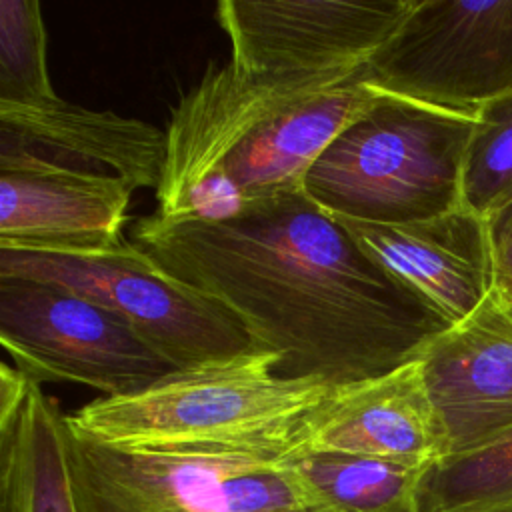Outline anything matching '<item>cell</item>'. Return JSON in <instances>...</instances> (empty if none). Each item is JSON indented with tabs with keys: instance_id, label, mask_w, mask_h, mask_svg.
I'll return each mask as SVG.
<instances>
[{
	"instance_id": "6da1fadb",
	"label": "cell",
	"mask_w": 512,
	"mask_h": 512,
	"mask_svg": "<svg viewBox=\"0 0 512 512\" xmlns=\"http://www.w3.org/2000/svg\"><path fill=\"white\" fill-rule=\"evenodd\" d=\"M130 242L170 278L230 308L286 378L346 386L380 376L452 328L304 188L224 218L154 212L134 220Z\"/></svg>"
},
{
	"instance_id": "7a4b0ae2",
	"label": "cell",
	"mask_w": 512,
	"mask_h": 512,
	"mask_svg": "<svg viewBox=\"0 0 512 512\" xmlns=\"http://www.w3.org/2000/svg\"><path fill=\"white\" fill-rule=\"evenodd\" d=\"M376 98L362 76L334 86L268 84L230 62L208 66L170 112L156 212L224 218L304 188L316 158Z\"/></svg>"
},
{
	"instance_id": "3957f363",
	"label": "cell",
	"mask_w": 512,
	"mask_h": 512,
	"mask_svg": "<svg viewBox=\"0 0 512 512\" xmlns=\"http://www.w3.org/2000/svg\"><path fill=\"white\" fill-rule=\"evenodd\" d=\"M274 352L250 350L176 370L124 396L66 414L70 430L124 450L290 456L308 418L338 386L286 378Z\"/></svg>"
},
{
	"instance_id": "277c9868",
	"label": "cell",
	"mask_w": 512,
	"mask_h": 512,
	"mask_svg": "<svg viewBox=\"0 0 512 512\" xmlns=\"http://www.w3.org/2000/svg\"><path fill=\"white\" fill-rule=\"evenodd\" d=\"M476 118L378 92L316 158L304 192L334 218L410 224L462 206Z\"/></svg>"
},
{
	"instance_id": "5b68a950",
	"label": "cell",
	"mask_w": 512,
	"mask_h": 512,
	"mask_svg": "<svg viewBox=\"0 0 512 512\" xmlns=\"http://www.w3.org/2000/svg\"><path fill=\"white\" fill-rule=\"evenodd\" d=\"M68 462L78 512H322L274 456L124 450L68 426Z\"/></svg>"
},
{
	"instance_id": "8992f818",
	"label": "cell",
	"mask_w": 512,
	"mask_h": 512,
	"mask_svg": "<svg viewBox=\"0 0 512 512\" xmlns=\"http://www.w3.org/2000/svg\"><path fill=\"white\" fill-rule=\"evenodd\" d=\"M0 276L56 282L102 304L174 370L256 350L230 308L164 274L130 240L98 254L0 250Z\"/></svg>"
},
{
	"instance_id": "52a82bcc",
	"label": "cell",
	"mask_w": 512,
	"mask_h": 512,
	"mask_svg": "<svg viewBox=\"0 0 512 512\" xmlns=\"http://www.w3.org/2000/svg\"><path fill=\"white\" fill-rule=\"evenodd\" d=\"M0 342L32 382H76L104 396L134 394L176 372L114 312L38 278L0 276Z\"/></svg>"
},
{
	"instance_id": "ba28073f",
	"label": "cell",
	"mask_w": 512,
	"mask_h": 512,
	"mask_svg": "<svg viewBox=\"0 0 512 512\" xmlns=\"http://www.w3.org/2000/svg\"><path fill=\"white\" fill-rule=\"evenodd\" d=\"M362 80L376 92L476 118L512 92V0H414Z\"/></svg>"
},
{
	"instance_id": "9c48e42d",
	"label": "cell",
	"mask_w": 512,
	"mask_h": 512,
	"mask_svg": "<svg viewBox=\"0 0 512 512\" xmlns=\"http://www.w3.org/2000/svg\"><path fill=\"white\" fill-rule=\"evenodd\" d=\"M414 0H222L230 64L268 84H342L362 76Z\"/></svg>"
},
{
	"instance_id": "30bf717a",
	"label": "cell",
	"mask_w": 512,
	"mask_h": 512,
	"mask_svg": "<svg viewBox=\"0 0 512 512\" xmlns=\"http://www.w3.org/2000/svg\"><path fill=\"white\" fill-rule=\"evenodd\" d=\"M132 188L0 134V250L98 254L122 242Z\"/></svg>"
},
{
	"instance_id": "8fae6325",
	"label": "cell",
	"mask_w": 512,
	"mask_h": 512,
	"mask_svg": "<svg viewBox=\"0 0 512 512\" xmlns=\"http://www.w3.org/2000/svg\"><path fill=\"white\" fill-rule=\"evenodd\" d=\"M418 360L448 456L482 448L512 430V298L506 292L494 288Z\"/></svg>"
},
{
	"instance_id": "7c38bea8",
	"label": "cell",
	"mask_w": 512,
	"mask_h": 512,
	"mask_svg": "<svg viewBox=\"0 0 512 512\" xmlns=\"http://www.w3.org/2000/svg\"><path fill=\"white\" fill-rule=\"evenodd\" d=\"M336 220L378 266L416 292L450 326L476 312L496 288L486 218L464 206L396 226Z\"/></svg>"
},
{
	"instance_id": "4fadbf2b",
	"label": "cell",
	"mask_w": 512,
	"mask_h": 512,
	"mask_svg": "<svg viewBox=\"0 0 512 512\" xmlns=\"http://www.w3.org/2000/svg\"><path fill=\"white\" fill-rule=\"evenodd\" d=\"M298 452H340L418 468L448 456L420 360L338 386L308 418Z\"/></svg>"
},
{
	"instance_id": "5bb4252c",
	"label": "cell",
	"mask_w": 512,
	"mask_h": 512,
	"mask_svg": "<svg viewBox=\"0 0 512 512\" xmlns=\"http://www.w3.org/2000/svg\"><path fill=\"white\" fill-rule=\"evenodd\" d=\"M0 134L34 150L66 152L106 164L132 190L158 188L166 158V134L150 122L108 110H90L58 94L38 102H0Z\"/></svg>"
},
{
	"instance_id": "9a60e30c",
	"label": "cell",
	"mask_w": 512,
	"mask_h": 512,
	"mask_svg": "<svg viewBox=\"0 0 512 512\" xmlns=\"http://www.w3.org/2000/svg\"><path fill=\"white\" fill-rule=\"evenodd\" d=\"M0 494L2 512H78L66 414L36 382L0 418Z\"/></svg>"
},
{
	"instance_id": "2e32d148",
	"label": "cell",
	"mask_w": 512,
	"mask_h": 512,
	"mask_svg": "<svg viewBox=\"0 0 512 512\" xmlns=\"http://www.w3.org/2000/svg\"><path fill=\"white\" fill-rule=\"evenodd\" d=\"M284 460L322 512H418L428 470L340 452H298Z\"/></svg>"
},
{
	"instance_id": "e0dca14e",
	"label": "cell",
	"mask_w": 512,
	"mask_h": 512,
	"mask_svg": "<svg viewBox=\"0 0 512 512\" xmlns=\"http://www.w3.org/2000/svg\"><path fill=\"white\" fill-rule=\"evenodd\" d=\"M418 512H512V430L432 464L420 480Z\"/></svg>"
},
{
	"instance_id": "ac0fdd59",
	"label": "cell",
	"mask_w": 512,
	"mask_h": 512,
	"mask_svg": "<svg viewBox=\"0 0 512 512\" xmlns=\"http://www.w3.org/2000/svg\"><path fill=\"white\" fill-rule=\"evenodd\" d=\"M512 198V92L484 104L466 148L462 206L482 218Z\"/></svg>"
},
{
	"instance_id": "d6986e66",
	"label": "cell",
	"mask_w": 512,
	"mask_h": 512,
	"mask_svg": "<svg viewBox=\"0 0 512 512\" xmlns=\"http://www.w3.org/2000/svg\"><path fill=\"white\" fill-rule=\"evenodd\" d=\"M52 96L40 4L0 0V102L26 104Z\"/></svg>"
},
{
	"instance_id": "ffe728a7",
	"label": "cell",
	"mask_w": 512,
	"mask_h": 512,
	"mask_svg": "<svg viewBox=\"0 0 512 512\" xmlns=\"http://www.w3.org/2000/svg\"><path fill=\"white\" fill-rule=\"evenodd\" d=\"M486 224L494 256L496 288L512 292V198L496 208L486 218Z\"/></svg>"
},
{
	"instance_id": "44dd1931",
	"label": "cell",
	"mask_w": 512,
	"mask_h": 512,
	"mask_svg": "<svg viewBox=\"0 0 512 512\" xmlns=\"http://www.w3.org/2000/svg\"><path fill=\"white\" fill-rule=\"evenodd\" d=\"M32 380L18 368L0 364V418L10 416L26 398Z\"/></svg>"
},
{
	"instance_id": "7402d4cb",
	"label": "cell",
	"mask_w": 512,
	"mask_h": 512,
	"mask_svg": "<svg viewBox=\"0 0 512 512\" xmlns=\"http://www.w3.org/2000/svg\"><path fill=\"white\" fill-rule=\"evenodd\" d=\"M502 292H504V290H502ZM506 294H508V296H510V298H512V292H506Z\"/></svg>"
}]
</instances>
